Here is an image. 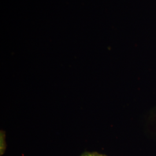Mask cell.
<instances>
[{"instance_id": "obj_1", "label": "cell", "mask_w": 156, "mask_h": 156, "mask_svg": "<svg viewBox=\"0 0 156 156\" xmlns=\"http://www.w3.org/2000/svg\"><path fill=\"white\" fill-rule=\"evenodd\" d=\"M5 133L3 131H1V137H0V154L1 156L3 155L5 151L6 145L5 142Z\"/></svg>"}, {"instance_id": "obj_2", "label": "cell", "mask_w": 156, "mask_h": 156, "mask_svg": "<svg viewBox=\"0 0 156 156\" xmlns=\"http://www.w3.org/2000/svg\"><path fill=\"white\" fill-rule=\"evenodd\" d=\"M80 156H106V155L98 153L97 152H89L86 151L82 154Z\"/></svg>"}]
</instances>
